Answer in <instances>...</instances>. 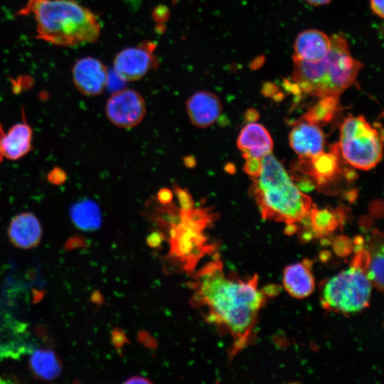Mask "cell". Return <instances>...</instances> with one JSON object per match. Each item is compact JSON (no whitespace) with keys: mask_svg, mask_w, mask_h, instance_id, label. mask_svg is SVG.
<instances>
[{"mask_svg":"<svg viewBox=\"0 0 384 384\" xmlns=\"http://www.w3.org/2000/svg\"><path fill=\"white\" fill-rule=\"evenodd\" d=\"M193 300L207 310L208 319L223 327L233 338L231 356L249 344L266 298L257 276L240 279L227 275L215 260L198 272L193 282Z\"/></svg>","mask_w":384,"mask_h":384,"instance_id":"6da1fadb","label":"cell"},{"mask_svg":"<svg viewBox=\"0 0 384 384\" xmlns=\"http://www.w3.org/2000/svg\"><path fill=\"white\" fill-rule=\"evenodd\" d=\"M18 14H32L37 37L59 46L95 42L101 31L97 16L74 0H28Z\"/></svg>","mask_w":384,"mask_h":384,"instance_id":"7a4b0ae2","label":"cell"},{"mask_svg":"<svg viewBox=\"0 0 384 384\" xmlns=\"http://www.w3.org/2000/svg\"><path fill=\"white\" fill-rule=\"evenodd\" d=\"M330 41L329 53L319 61L307 62L292 56V79L304 94L319 97H338L356 82L363 67L361 62L352 56L343 36L334 34Z\"/></svg>","mask_w":384,"mask_h":384,"instance_id":"3957f363","label":"cell"},{"mask_svg":"<svg viewBox=\"0 0 384 384\" xmlns=\"http://www.w3.org/2000/svg\"><path fill=\"white\" fill-rule=\"evenodd\" d=\"M262 170L253 178L250 192L262 217L295 225L306 218L311 199L293 183L279 161L270 153L261 159Z\"/></svg>","mask_w":384,"mask_h":384,"instance_id":"277c9868","label":"cell"},{"mask_svg":"<svg viewBox=\"0 0 384 384\" xmlns=\"http://www.w3.org/2000/svg\"><path fill=\"white\" fill-rule=\"evenodd\" d=\"M358 240L349 267L329 279L321 288V304L329 311L349 314L369 304L373 287L367 273L368 252L362 238Z\"/></svg>","mask_w":384,"mask_h":384,"instance_id":"5b68a950","label":"cell"},{"mask_svg":"<svg viewBox=\"0 0 384 384\" xmlns=\"http://www.w3.org/2000/svg\"><path fill=\"white\" fill-rule=\"evenodd\" d=\"M338 148L351 166L369 170L382 158L383 136L363 116L349 115L341 126Z\"/></svg>","mask_w":384,"mask_h":384,"instance_id":"8992f818","label":"cell"},{"mask_svg":"<svg viewBox=\"0 0 384 384\" xmlns=\"http://www.w3.org/2000/svg\"><path fill=\"white\" fill-rule=\"evenodd\" d=\"M156 44L144 41L139 44L119 51L114 59V70L124 81H136L142 79L149 71L158 65L154 54Z\"/></svg>","mask_w":384,"mask_h":384,"instance_id":"52a82bcc","label":"cell"},{"mask_svg":"<svg viewBox=\"0 0 384 384\" xmlns=\"http://www.w3.org/2000/svg\"><path fill=\"white\" fill-rule=\"evenodd\" d=\"M146 112L144 97L136 90L129 88L112 93L105 105L106 116L110 122L124 129L140 124Z\"/></svg>","mask_w":384,"mask_h":384,"instance_id":"ba28073f","label":"cell"},{"mask_svg":"<svg viewBox=\"0 0 384 384\" xmlns=\"http://www.w3.org/2000/svg\"><path fill=\"white\" fill-rule=\"evenodd\" d=\"M73 80L78 90L87 96L100 95L108 83V72L98 59L85 57L73 68Z\"/></svg>","mask_w":384,"mask_h":384,"instance_id":"9c48e42d","label":"cell"},{"mask_svg":"<svg viewBox=\"0 0 384 384\" xmlns=\"http://www.w3.org/2000/svg\"><path fill=\"white\" fill-rule=\"evenodd\" d=\"M186 110L191 122L195 127L207 128L218 120L223 107L215 94L207 90H200L187 99Z\"/></svg>","mask_w":384,"mask_h":384,"instance_id":"30bf717a","label":"cell"},{"mask_svg":"<svg viewBox=\"0 0 384 384\" xmlns=\"http://www.w3.org/2000/svg\"><path fill=\"white\" fill-rule=\"evenodd\" d=\"M339 155L338 145H334L329 153L321 151L312 157L300 159L298 166L318 185L324 186L336 179L340 173Z\"/></svg>","mask_w":384,"mask_h":384,"instance_id":"8fae6325","label":"cell"},{"mask_svg":"<svg viewBox=\"0 0 384 384\" xmlns=\"http://www.w3.org/2000/svg\"><path fill=\"white\" fill-rule=\"evenodd\" d=\"M43 230L38 218L32 213H21L13 218L8 228L10 241L17 247L33 248L38 245Z\"/></svg>","mask_w":384,"mask_h":384,"instance_id":"7c38bea8","label":"cell"},{"mask_svg":"<svg viewBox=\"0 0 384 384\" xmlns=\"http://www.w3.org/2000/svg\"><path fill=\"white\" fill-rule=\"evenodd\" d=\"M236 144L245 159H262L270 154L273 149V142L270 133L262 125L255 122L247 124L241 129Z\"/></svg>","mask_w":384,"mask_h":384,"instance_id":"4fadbf2b","label":"cell"},{"mask_svg":"<svg viewBox=\"0 0 384 384\" xmlns=\"http://www.w3.org/2000/svg\"><path fill=\"white\" fill-rule=\"evenodd\" d=\"M289 141L300 159L310 158L323 151L322 132L317 125L306 121L299 122L292 129Z\"/></svg>","mask_w":384,"mask_h":384,"instance_id":"5bb4252c","label":"cell"},{"mask_svg":"<svg viewBox=\"0 0 384 384\" xmlns=\"http://www.w3.org/2000/svg\"><path fill=\"white\" fill-rule=\"evenodd\" d=\"M312 261L302 262L287 266L283 272L282 282L286 291L293 297L304 299L309 297L315 287L311 271Z\"/></svg>","mask_w":384,"mask_h":384,"instance_id":"9a60e30c","label":"cell"},{"mask_svg":"<svg viewBox=\"0 0 384 384\" xmlns=\"http://www.w3.org/2000/svg\"><path fill=\"white\" fill-rule=\"evenodd\" d=\"M330 47V37L326 33L316 29H308L297 36L293 56L307 62H316L327 55Z\"/></svg>","mask_w":384,"mask_h":384,"instance_id":"2e32d148","label":"cell"},{"mask_svg":"<svg viewBox=\"0 0 384 384\" xmlns=\"http://www.w3.org/2000/svg\"><path fill=\"white\" fill-rule=\"evenodd\" d=\"M32 130L26 122L13 125L0 141V151L3 157L17 160L26 155L32 146Z\"/></svg>","mask_w":384,"mask_h":384,"instance_id":"e0dca14e","label":"cell"},{"mask_svg":"<svg viewBox=\"0 0 384 384\" xmlns=\"http://www.w3.org/2000/svg\"><path fill=\"white\" fill-rule=\"evenodd\" d=\"M29 369L37 379L51 380L61 373L62 363L56 353L50 349L34 351L28 361Z\"/></svg>","mask_w":384,"mask_h":384,"instance_id":"ac0fdd59","label":"cell"},{"mask_svg":"<svg viewBox=\"0 0 384 384\" xmlns=\"http://www.w3.org/2000/svg\"><path fill=\"white\" fill-rule=\"evenodd\" d=\"M70 215L72 223L81 230L93 231L101 225L100 208L90 200H82L73 204Z\"/></svg>","mask_w":384,"mask_h":384,"instance_id":"d6986e66","label":"cell"},{"mask_svg":"<svg viewBox=\"0 0 384 384\" xmlns=\"http://www.w3.org/2000/svg\"><path fill=\"white\" fill-rule=\"evenodd\" d=\"M373 237L366 247L368 252V276L373 287L380 291L383 289V245L382 238Z\"/></svg>","mask_w":384,"mask_h":384,"instance_id":"ffe728a7","label":"cell"},{"mask_svg":"<svg viewBox=\"0 0 384 384\" xmlns=\"http://www.w3.org/2000/svg\"><path fill=\"white\" fill-rule=\"evenodd\" d=\"M338 109V97L327 96L311 107L304 115V121L316 124H325L334 118Z\"/></svg>","mask_w":384,"mask_h":384,"instance_id":"44dd1931","label":"cell"},{"mask_svg":"<svg viewBox=\"0 0 384 384\" xmlns=\"http://www.w3.org/2000/svg\"><path fill=\"white\" fill-rule=\"evenodd\" d=\"M310 218V226L317 235H324L334 231L338 225L336 215L327 208H311L307 215Z\"/></svg>","mask_w":384,"mask_h":384,"instance_id":"7402d4cb","label":"cell"},{"mask_svg":"<svg viewBox=\"0 0 384 384\" xmlns=\"http://www.w3.org/2000/svg\"><path fill=\"white\" fill-rule=\"evenodd\" d=\"M244 171L251 177L257 178L260 176L262 170L261 159L257 157H248L245 159Z\"/></svg>","mask_w":384,"mask_h":384,"instance_id":"603a6c76","label":"cell"},{"mask_svg":"<svg viewBox=\"0 0 384 384\" xmlns=\"http://www.w3.org/2000/svg\"><path fill=\"white\" fill-rule=\"evenodd\" d=\"M175 192L179 201L181 210H188L193 208V198L187 191L176 186Z\"/></svg>","mask_w":384,"mask_h":384,"instance_id":"cb8c5ba5","label":"cell"},{"mask_svg":"<svg viewBox=\"0 0 384 384\" xmlns=\"http://www.w3.org/2000/svg\"><path fill=\"white\" fill-rule=\"evenodd\" d=\"M48 179L53 183H61L65 179V174L61 169H54L50 172Z\"/></svg>","mask_w":384,"mask_h":384,"instance_id":"d4e9b609","label":"cell"},{"mask_svg":"<svg viewBox=\"0 0 384 384\" xmlns=\"http://www.w3.org/2000/svg\"><path fill=\"white\" fill-rule=\"evenodd\" d=\"M370 5L373 12L383 18V0H370Z\"/></svg>","mask_w":384,"mask_h":384,"instance_id":"484cf974","label":"cell"},{"mask_svg":"<svg viewBox=\"0 0 384 384\" xmlns=\"http://www.w3.org/2000/svg\"><path fill=\"white\" fill-rule=\"evenodd\" d=\"M172 198L173 193L170 190L167 188H163L158 193V199L162 203H169L171 201Z\"/></svg>","mask_w":384,"mask_h":384,"instance_id":"4316f807","label":"cell"},{"mask_svg":"<svg viewBox=\"0 0 384 384\" xmlns=\"http://www.w3.org/2000/svg\"><path fill=\"white\" fill-rule=\"evenodd\" d=\"M154 14H155L156 20H165L168 16V10L166 8L160 6L156 9Z\"/></svg>","mask_w":384,"mask_h":384,"instance_id":"83f0119b","label":"cell"},{"mask_svg":"<svg viewBox=\"0 0 384 384\" xmlns=\"http://www.w3.org/2000/svg\"><path fill=\"white\" fill-rule=\"evenodd\" d=\"M245 118L250 122H255L259 118V113L255 110H248L245 114Z\"/></svg>","mask_w":384,"mask_h":384,"instance_id":"f1b7e54d","label":"cell"},{"mask_svg":"<svg viewBox=\"0 0 384 384\" xmlns=\"http://www.w3.org/2000/svg\"><path fill=\"white\" fill-rule=\"evenodd\" d=\"M127 383H149L150 380L142 377H133L127 380Z\"/></svg>","mask_w":384,"mask_h":384,"instance_id":"f546056e","label":"cell"},{"mask_svg":"<svg viewBox=\"0 0 384 384\" xmlns=\"http://www.w3.org/2000/svg\"><path fill=\"white\" fill-rule=\"evenodd\" d=\"M314 6H321L330 3L332 0H305Z\"/></svg>","mask_w":384,"mask_h":384,"instance_id":"4dcf8cb0","label":"cell"},{"mask_svg":"<svg viewBox=\"0 0 384 384\" xmlns=\"http://www.w3.org/2000/svg\"><path fill=\"white\" fill-rule=\"evenodd\" d=\"M4 132L3 131V129H2L1 126L0 125V141H1V139L2 136L4 135ZM2 158H3V156H2L1 154V151H0V162L2 160Z\"/></svg>","mask_w":384,"mask_h":384,"instance_id":"1f68e13d","label":"cell"}]
</instances>
